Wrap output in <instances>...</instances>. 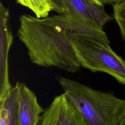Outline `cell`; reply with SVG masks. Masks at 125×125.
Here are the masks:
<instances>
[{
    "label": "cell",
    "mask_w": 125,
    "mask_h": 125,
    "mask_svg": "<svg viewBox=\"0 0 125 125\" xmlns=\"http://www.w3.org/2000/svg\"><path fill=\"white\" fill-rule=\"evenodd\" d=\"M19 22L17 36L27 49L31 62L69 73L76 72L81 67L73 42L74 36L87 35L108 40L103 28L69 14L43 18L24 14L20 17Z\"/></svg>",
    "instance_id": "1"
},
{
    "label": "cell",
    "mask_w": 125,
    "mask_h": 125,
    "mask_svg": "<svg viewBox=\"0 0 125 125\" xmlns=\"http://www.w3.org/2000/svg\"><path fill=\"white\" fill-rule=\"evenodd\" d=\"M57 80L88 125H118L123 100L68 78L60 76Z\"/></svg>",
    "instance_id": "2"
},
{
    "label": "cell",
    "mask_w": 125,
    "mask_h": 125,
    "mask_svg": "<svg viewBox=\"0 0 125 125\" xmlns=\"http://www.w3.org/2000/svg\"><path fill=\"white\" fill-rule=\"evenodd\" d=\"M73 42L81 67L107 73L125 85V61L112 49L109 40L77 35Z\"/></svg>",
    "instance_id": "3"
},
{
    "label": "cell",
    "mask_w": 125,
    "mask_h": 125,
    "mask_svg": "<svg viewBox=\"0 0 125 125\" xmlns=\"http://www.w3.org/2000/svg\"><path fill=\"white\" fill-rule=\"evenodd\" d=\"M39 125H88L65 94L56 96L44 110Z\"/></svg>",
    "instance_id": "4"
},
{
    "label": "cell",
    "mask_w": 125,
    "mask_h": 125,
    "mask_svg": "<svg viewBox=\"0 0 125 125\" xmlns=\"http://www.w3.org/2000/svg\"><path fill=\"white\" fill-rule=\"evenodd\" d=\"M43 111L35 93L25 83H20L17 105V125H39Z\"/></svg>",
    "instance_id": "5"
},
{
    "label": "cell",
    "mask_w": 125,
    "mask_h": 125,
    "mask_svg": "<svg viewBox=\"0 0 125 125\" xmlns=\"http://www.w3.org/2000/svg\"><path fill=\"white\" fill-rule=\"evenodd\" d=\"M20 83L0 100V125H17V105Z\"/></svg>",
    "instance_id": "6"
},
{
    "label": "cell",
    "mask_w": 125,
    "mask_h": 125,
    "mask_svg": "<svg viewBox=\"0 0 125 125\" xmlns=\"http://www.w3.org/2000/svg\"><path fill=\"white\" fill-rule=\"evenodd\" d=\"M16 2L24 6L34 14L38 18H43L49 16L53 11V6L50 0H15Z\"/></svg>",
    "instance_id": "7"
},
{
    "label": "cell",
    "mask_w": 125,
    "mask_h": 125,
    "mask_svg": "<svg viewBox=\"0 0 125 125\" xmlns=\"http://www.w3.org/2000/svg\"><path fill=\"white\" fill-rule=\"evenodd\" d=\"M86 5L97 24L103 28V26L113 18L104 10V3L100 0H82Z\"/></svg>",
    "instance_id": "8"
},
{
    "label": "cell",
    "mask_w": 125,
    "mask_h": 125,
    "mask_svg": "<svg viewBox=\"0 0 125 125\" xmlns=\"http://www.w3.org/2000/svg\"><path fill=\"white\" fill-rule=\"evenodd\" d=\"M66 1L69 7V15L90 24L98 25L82 0H66Z\"/></svg>",
    "instance_id": "9"
},
{
    "label": "cell",
    "mask_w": 125,
    "mask_h": 125,
    "mask_svg": "<svg viewBox=\"0 0 125 125\" xmlns=\"http://www.w3.org/2000/svg\"><path fill=\"white\" fill-rule=\"evenodd\" d=\"M114 18L117 22L122 36L125 41V0L113 5Z\"/></svg>",
    "instance_id": "10"
},
{
    "label": "cell",
    "mask_w": 125,
    "mask_h": 125,
    "mask_svg": "<svg viewBox=\"0 0 125 125\" xmlns=\"http://www.w3.org/2000/svg\"><path fill=\"white\" fill-rule=\"evenodd\" d=\"M53 6V11L59 14H69V7L66 0H50Z\"/></svg>",
    "instance_id": "11"
},
{
    "label": "cell",
    "mask_w": 125,
    "mask_h": 125,
    "mask_svg": "<svg viewBox=\"0 0 125 125\" xmlns=\"http://www.w3.org/2000/svg\"><path fill=\"white\" fill-rule=\"evenodd\" d=\"M118 125H125V100H123Z\"/></svg>",
    "instance_id": "12"
},
{
    "label": "cell",
    "mask_w": 125,
    "mask_h": 125,
    "mask_svg": "<svg viewBox=\"0 0 125 125\" xmlns=\"http://www.w3.org/2000/svg\"><path fill=\"white\" fill-rule=\"evenodd\" d=\"M101 1H102L104 4H111L113 5L116 3L120 2L123 1H124L125 0H100Z\"/></svg>",
    "instance_id": "13"
}]
</instances>
